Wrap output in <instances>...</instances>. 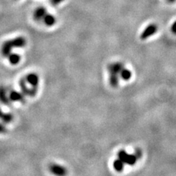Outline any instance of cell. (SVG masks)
<instances>
[{
  "label": "cell",
  "instance_id": "1",
  "mask_svg": "<svg viewBox=\"0 0 176 176\" xmlns=\"http://www.w3.org/2000/svg\"><path fill=\"white\" fill-rule=\"evenodd\" d=\"M26 45V40L23 37H18L13 40L5 41L2 47V54L4 56H8L14 48H22Z\"/></svg>",
  "mask_w": 176,
  "mask_h": 176
},
{
  "label": "cell",
  "instance_id": "2",
  "mask_svg": "<svg viewBox=\"0 0 176 176\" xmlns=\"http://www.w3.org/2000/svg\"><path fill=\"white\" fill-rule=\"evenodd\" d=\"M117 156H118L119 159L122 161L124 164L131 165V166H133V165L135 164L136 161L138 160L135 156L132 155V154H128L123 150H121V151L118 152Z\"/></svg>",
  "mask_w": 176,
  "mask_h": 176
},
{
  "label": "cell",
  "instance_id": "3",
  "mask_svg": "<svg viewBox=\"0 0 176 176\" xmlns=\"http://www.w3.org/2000/svg\"><path fill=\"white\" fill-rule=\"evenodd\" d=\"M49 169L52 175L55 176H66L68 175V169L62 165L53 163L49 167Z\"/></svg>",
  "mask_w": 176,
  "mask_h": 176
},
{
  "label": "cell",
  "instance_id": "4",
  "mask_svg": "<svg viewBox=\"0 0 176 176\" xmlns=\"http://www.w3.org/2000/svg\"><path fill=\"white\" fill-rule=\"evenodd\" d=\"M157 30H158L157 25L155 24H151L147 26V27L144 29V31L142 32V34H141L140 35V38L142 39V40L147 39L148 38H150V37L153 35L157 32Z\"/></svg>",
  "mask_w": 176,
  "mask_h": 176
},
{
  "label": "cell",
  "instance_id": "5",
  "mask_svg": "<svg viewBox=\"0 0 176 176\" xmlns=\"http://www.w3.org/2000/svg\"><path fill=\"white\" fill-rule=\"evenodd\" d=\"M20 87L21 90H22L24 95H28V96H30V97H33L36 95L38 88H28L27 87V84H26V81L24 79H22L20 81Z\"/></svg>",
  "mask_w": 176,
  "mask_h": 176
},
{
  "label": "cell",
  "instance_id": "6",
  "mask_svg": "<svg viewBox=\"0 0 176 176\" xmlns=\"http://www.w3.org/2000/svg\"><path fill=\"white\" fill-rule=\"evenodd\" d=\"M125 68L124 64L122 62H113L108 66V71L109 73H115V74H120V71Z\"/></svg>",
  "mask_w": 176,
  "mask_h": 176
},
{
  "label": "cell",
  "instance_id": "7",
  "mask_svg": "<svg viewBox=\"0 0 176 176\" xmlns=\"http://www.w3.org/2000/svg\"><path fill=\"white\" fill-rule=\"evenodd\" d=\"M26 82L32 86V88H38L39 84V77L36 73H29L25 78Z\"/></svg>",
  "mask_w": 176,
  "mask_h": 176
},
{
  "label": "cell",
  "instance_id": "8",
  "mask_svg": "<svg viewBox=\"0 0 176 176\" xmlns=\"http://www.w3.org/2000/svg\"><path fill=\"white\" fill-rule=\"evenodd\" d=\"M10 101H23L24 99V95L17 92L16 90H12L9 95Z\"/></svg>",
  "mask_w": 176,
  "mask_h": 176
},
{
  "label": "cell",
  "instance_id": "9",
  "mask_svg": "<svg viewBox=\"0 0 176 176\" xmlns=\"http://www.w3.org/2000/svg\"><path fill=\"white\" fill-rule=\"evenodd\" d=\"M0 101L4 104H9L10 99L7 95V90L4 86H0Z\"/></svg>",
  "mask_w": 176,
  "mask_h": 176
},
{
  "label": "cell",
  "instance_id": "10",
  "mask_svg": "<svg viewBox=\"0 0 176 176\" xmlns=\"http://www.w3.org/2000/svg\"><path fill=\"white\" fill-rule=\"evenodd\" d=\"M46 14V10L43 7L38 8L35 10L34 13V19L37 21H40L41 19H43V17Z\"/></svg>",
  "mask_w": 176,
  "mask_h": 176
},
{
  "label": "cell",
  "instance_id": "11",
  "mask_svg": "<svg viewBox=\"0 0 176 176\" xmlns=\"http://www.w3.org/2000/svg\"><path fill=\"white\" fill-rule=\"evenodd\" d=\"M0 119L5 123H9L13 119V116L9 113H4L3 110L0 109Z\"/></svg>",
  "mask_w": 176,
  "mask_h": 176
},
{
  "label": "cell",
  "instance_id": "12",
  "mask_svg": "<svg viewBox=\"0 0 176 176\" xmlns=\"http://www.w3.org/2000/svg\"><path fill=\"white\" fill-rule=\"evenodd\" d=\"M43 20H44V23L45 24V25L49 26V27L53 26L56 22L55 17L51 14L48 13L45 14V16L43 17Z\"/></svg>",
  "mask_w": 176,
  "mask_h": 176
},
{
  "label": "cell",
  "instance_id": "13",
  "mask_svg": "<svg viewBox=\"0 0 176 176\" xmlns=\"http://www.w3.org/2000/svg\"><path fill=\"white\" fill-rule=\"evenodd\" d=\"M109 83L110 85L113 88H116L118 86L119 84V78L118 74L115 73H109Z\"/></svg>",
  "mask_w": 176,
  "mask_h": 176
},
{
  "label": "cell",
  "instance_id": "14",
  "mask_svg": "<svg viewBox=\"0 0 176 176\" xmlns=\"http://www.w3.org/2000/svg\"><path fill=\"white\" fill-rule=\"evenodd\" d=\"M124 165H125V164L120 159H116L114 162L113 167H114L115 169L117 172H118V173H121V172L123 170V169H124Z\"/></svg>",
  "mask_w": 176,
  "mask_h": 176
},
{
  "label": "cell",
  "instance_id": "15",
  "mask_svg": "<svg viewBox=\"0 0 176 176\" xmlns=\"http://www.w3.org/2000/svg\"><path fill=\"white\" fill-rule=\"evenodd\" d=\"M8 56H9V62L10 64L13 65V66L18 64L21 60L20 55L17 54H10Z\"/></svg>",
  "mask_w": 176,
  "mask_h": 176
},
{
  "label": "cell",
  "instance_id": "16",
  "mask_svg": "<svg viewBox=\"0 0 176 176\" xmlns=\"http://www.w3.org/2000/svg\"><path fill=\"white\" fill-rule=\"evenodd\" d=\"M120 77L122 78L123 79L129 80L131 79V71L128 70V69L124 68L122 71H120Z\"/></svg>",
  "mask_w": 176,
  "mask_h": 176
},
{
  "label": "cell",
  "instance_id": "17",
  "mask_svg": "<svg viewBox=\"0 0 176 176\" xmlns=\"http://www.w3.org/2000/svg\"><path fill=\"white\" fill-rule=\"evenodd\" d=\"M134 155L136 156L137 159H140V158H142V150L140 149V148H136V149L135 150V151H134Z\"/></svg>",
  "mask_w": 176,
  "mask_h": 176
},
{
  "label": "cell",
  "instance_id": "18",
  "mask_svg": "<svg viewBox=\"0 0 176 176\" xmlns=\"http://www.w3.org/2000/svg\"><path fill=\"white\" fill-rule=\"evenodd\" d=\"M62 1H64V0H50V2H51V5H58V4L61 3Z\"/></svg>",
  "mask_w": 176,
  "mask_h": 176
},
{
  "label": "cell",
  "instance_id": "19",
  "mask_svg": "<svg viewBox=\"0 0 176 176\" xmlns=\"http://www.w3.org/2000/svg\"><path fill=\"white\" fill-rule=\"evenodd\" d=\"M171 32H173V34L176 35V21L173 24V25H172V27H171Z\"/></svg>",
  "mask_w": 176,
  "mask_h": 176
},
{
  "label": "cell",
  "instance_id": "20",
  "mask_svg": "<svg viewBox=\"0 0 176 176\" xmlns=\"http://www.w3.org/2000/svg\"><path fill=\"white\" fill-rule=\"evenodd\" d=\"M6 132V128L5 127V125L2 123H0V134H3Z\"/></svg>",
  "mask_w": 176,
  "mask_h": 176
}]
</instances>
